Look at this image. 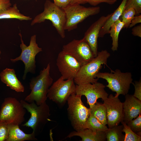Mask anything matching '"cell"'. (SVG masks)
<instances>
[{"label":"cell","mask_w":141,"mask_h":141,"mask_svg":"<svg viewBox=\"0 0 141 141\" xmlns=\"http://www.w3.org/2000/svg\"><path fill=\"white\" fill-rule=\"evenodd\" d=\"M50 67L49 63L46 68L40 70L38 75L31 79L30 89L31 91L24 100L29 103L35 102L38 105L46 102L49 89L53 81L50 75Z\"/></svg>","instance_id":"cell-1"},{"label":"cell","mask_w":141,"mask_h":141,"mask_svg":"<svg viewBox=\"0 0 141 141\" xmlns=\"http://www.w3.org/2000/svg\"><path fill=\"white\" fill-rule=\"evenodd\" d=\"M110 56L106 50L98 52L97 56L92 60L81 66L74 79L75 83L80 85L97 82L98 79H96V76L102 68V65H105L109 67L107 62Z\"/></svg>","instance_id":"cell-2"},{"label":"cell","mask_w":141,"mask_h":141,"mask_svg":"<svg viewBox=\"0 0 141 141\" xmlns=\"http://www.w3.org/2000/svg\"><path fill=\"white\" fill-rule=\"evenodd\" d=\"M46 20L51 21L61 37L64 38L65 37L64 28L66 21L65 11L63 9L56 6L49 0L46 1L43 11L35 17L31 25L44 22Z\"/></svg>","instance_id":"cell-3"},{"label":"cell","mask_w":141,"mask_h":141,"mask_svg":"<svg viewBox=\"0 0 141 141\" xmlns=\"http://www.w3.org/2000/svg\"><path fill=\"white\" fill-rule=\"evenodd\" d=\"M81 97L76 94H73L67 101L68 117L73 128L77 131L86 129V122L90 115V108L84 105Z\"/></svg>","instance_id":"cell-4"},{"label":"cell","mask_w":141,"mask_h":141,"mask_svg":"<svg viewBox=\"0 0 141 141\" xmlns=\"http://www.w3.org/2000/svg\"><path fill=\"white\" fill-rule=\"evenodd\" d=\"M23 107L30 113V117L22 126L30 127L36 135L42 129L48 121L50 115L49 107L46 102L37 105L34 102L28 103L25 100L20 101Z\"/></svg>","instance_id":"cell-5"},{"label":"cell","mask_w":141,"mask_h":141,"mask_svg":"<svg viewBox=\"0 0 141 141\" xmlns=\"http://www.w3.org/2000/svg\"><path fill=\"white\" fill-rule=\"evenodd\" d=\"M98 79L106 80L108 83L106 87L113 92H115V96L119 97L120 95H125L127 94L133 79L131 73L122 72L119 69L111 72H98L96 75Z\"/></svg>","instance_id":"cell-6"},{"label":"cell","mask_w":141,"mask_h":141,"mask_svg":"<svg viewBox=\"0 0 141 141\" xmlns=\"http://www.w3.org/2000/svg\"><path fill=\"white\" fill-rule=\"evenodd\" d=\"M26 109L16 98H5L0 110V122L19 125L25 120Z\"/></svg>","instance_id":"cell-7"},{"label":"cell","mask_w":141,"mask_h":141,"mask_svg":"<svg viewBox=\"0 0 141 141\" xmlns=\"http://www.w3.org/2000/svg\"><path fill=\"white\" fill-rule=\"evenodd\" d=\"M66 21L64 30L70 31L77 28L78 24L90 16L98 14L99 7H85L78 4H69L63 9Z\"/></svg>","instance_id":"cell-8"},{"label":"cell","mask_w":141,"mask_h":141,"mask_svg":"<svg viewBox=\"0 0 141 141\" xmlns=\"http://www.w3.org/2000/svg\"><path fill=\"white\" fill-rule=\"evenodd\" d=\"M19 35L20 37L21 43L20 47L21 50L20 55L15 59H10L13 63L19 61L23 62L25 66V69L22 79L25 80L27 73L30 72L33 74L35 73L36 69L35 57L39 52L42 51V48L39 47L36 42V35L34 34L31 38L29 45L27 46L24 43L22 36L20 33Z\"/></svg>","instance_id":"cell-9"},{"label":"cell","mask_w":141,"mask_h":141,"mask_svg":"<svg viewBox=\"0 0 141 141\" xmlns=\"http://www.w3.org/2000/svg\"><path fill=\"white\" fill-rule=\"evenodd\" d=\"M76 85L73 79L64 80L61 76L50 87L47 97L62 106L71 95L76 94Z\"/></svg>","instance_id":"cell-10"},{"label":"cell","mask_w":141,"mask_h":141,"mask_svg":"<svg viewBox=\"0 0 141 141\" xmlns=\"http://www.w3.org/2000/svg\"><path fill=\"white\" fill-rule=\"evenodd\" d=\"M62 51L74 57L81 66L89 62L95 57L83 38L80 40L73 39L64 45Z\"/></svg>","instance_id":"cell-11"},{"label":"cell","mask_w":141,"mask_h":141,"mask_svg":"<svg viewBox=\"0 0 141 141\" xmlns=\"http://www.w3.org/2000/svg\"><path fill=\"white\" fill-rule=\"evenodd\" d=\"M105 86L97 81L93 83H88L76 85V94L85 96L87 99L90 108H92L97 102V100L101 98L103 101L108 96L105 90Z\"/></svg>","instance_id":"cell-12"},{"label":"cell","mask_w":141,"mask_h":141,"mask_svg":"<svg viewBox=\"0 0 141 141\" xmlns=\"http://www.w3.org/2000/svg\"><path fill=\"white\" fill-rule=\"evenodd\" d=\"M107 111V124L110 128L119 125L124 121V113L123 103L118 97L110 94L103 101Z\"/></svg>","instance_id":"cell-13"},{"label":"cell","mask_w":141,"mask_h":141,"mask_svg":"<svg viewBox=\"0 0 141 141\" xmlns=\"http://www.w3.org/2000/svg\"><path fill=\"white\" fill-rule=\"evenodd\" d=\"M56 65L64 80L75 78L81 65L74 57L62 51L58 54Z\"/></svg>","instance_id":"cell-14"},{"label":"cell","mask_w":141,"mask_h":141,"mask_svg":"<svg viewBox=\"0 0 141 141\" xmlns=\"http://www.w3.org/2000/svg\"><path fill=\"white\" fill-rule=\"evenodd\" d=\"M112 13L102 16L92 24L85 32L83 38L89 45L95 57L97 55L98 39L100 30Z\"/></svg>","instance_id":"cell-15"},{"label":"cell","mask_w":141,"mask_h":141,"mask_svg":"<svg viewBox=\"0 0 141 141\" xmlns=\"http://www.w3.org/2000/svg\"><path fill=\"white\" fill-rule=\"evenodd\" d=\"M123 103L124 113L123 121L127 124L141 113V101L133 95L127 94Z\"/></svg>","instance_id":"cell-16"},{"label":"cell","mask_w":141,"mask_h":141,"mask_svg":"<svg viewBox=\"0 0 141 141\" xmlns=\"http://www.w3.org/2000/svg\"><path fill=\"white\" fill-rule=\"evenodd\" d=\"M1 81L7 86L17 92H23L25 88L17 78L14 69L7 68L0 73Z\"/></svg>","instance_id":"cell-17"},{"label":"cell","mask_w":141,"mask_h":141,"mask_svg":"<svg viewBox=\"0 0 141 141\" xmlns=\"http://www.w3.org/2000/svg\"><path fill=\"white\" fill-rule=\"evenodd\" d=\"M74 136L80 137L81 138V141H105L106 140V131H94L87 128L79 131H72L66 138Z\"/></svg>","instance_id":"cell-18"},{"label":"cell","mask_w":141,"mask_h":141,"mask_svg":"<svg viewBox=\"0 0 141 141\" xmlns=\"http://www.w3.org/2000/svg\"><path fill=\"white\" fill-rule=\"evenodd\" d=\"M8 133L6 141H24L26 140H36L35 134L33 132L30 134L25 133L19 128V125H8Z\"/></svg>","instance_id":"cell-19"},{"label":"cell","mask_w":141,"mask_h":141,"mask_svg":"<svg viewBox=\"0 0 141 141\" xmlns=\"http://www.w3.org/2000/svg\"><path fill=\"white\" fill-rule=\"evenodd\" d=\"M127 1L122 0L119 7L106 21L100 30L99 37H103L106 34L109 33L111 26L119 19L125 10Z\"/></svg>","instance_id":"cell-20"},{"label":"cell","mask_w":141,"mask_h":141,"mask_svg":"<svg viewBox=\"0 0 141 141\" xmlns=\"http://www.w3.org/2000/svg\"><path fill=\"white\" fill-rule=\"evenodd\" d=\"M16 19L20 20H30L32 19L30 17L21 13L16 3L12 7L0 12V19Z\"/></svg>","instance_id":"cell-21"},{"label":"cell","mask_w":141,"mask_h":141,"mask_svg":"<svg viewBox=\"0 0 141 141\" xmlns=\"http://www.w3.org/2000/svg\"><path fill=\"white\" fill-rule=\"evenodd\" d=\"M90 108V115L94 116L103 125L106 126L107 111L104 104L97 102L92 108Z\"/></svg>","instance_id":"cell-22"},{"label":"cell","mask_w":141,"mask_h":141,"mask_svg":"<svg viewBox=\"0 0 141 141\" xmlns=\"http://www.w3.org/2000/svg\"><path fill=\"white\" fill-rule=\"evenodd\" d=\"M124 26V23L119 19L113 24L110 28L109 33L110 34L112 38V42L111 49L113 51L118 50L119 34Z\"/></svg>","instance_id":"cell-23"},{"label":"cell","mask_w":141,"mask_h":141,"mask_svg":"<svg viewBox=\"0 0 141 141\" xmlns=\"http://www.w3.org/2000/svg\"><path fill=\"white\" fill-rule=\"evenodd\" d=\"M123 126L119 125L109 128L106 131V139L107 141H124L125 135L123 134Z\"/></svg>","instance_id":"cell-24"},{"label":"cell","mask_w":141,"mask_h":141,"mask_svg":"<svg viewBox=\"0 0 141 141\" xmlns=\"http://www.w3.org/2000/svg\"><path fill=\"white\" fill-rule=\"evenodd\" d=\"M86 128L94 131H105L108 129L106 126L103 125L96 118L91 115L87 121Z\"/></svg>","instance_id":"cell-25"},{"label":"cell","mask_w":141,"mask_h":141,"mask_svg":"<svg viewBox=\"0 0 141 141\" xmlns=\"http://www.w3.org/2000/svg\"><path fill=\"white\" fill-rule=\"evenodd\" d=\"M121 123L123 126L122 132L125 133L124 141H141V136L133 132L123 121Z\"/></svg>","instance_id":"cell-26"},{"label":"cell","mask_w":141,"mask_h":141,"mask_svg":"<svg viewBox=\"0 0 141 141\" xmlns=\"http://www.w3.org/2000/svg\"><path fill=\"white\" fill-rule=\"evenodd\" d=\"M135 10L133 8H130L125 10L120 17L121 21L124 24V28H127L131 23L132 20L136 15Z\"/></svg>","instance_id":"cell-27"},{"label":"cell","mask_w":141,"mask_h":141,"mask_svg":"<svg viewBox=\"0 0 141 141\" xmlns=\"http://www.w3.org/2000/svg\"><path fill=\"white\" fill-rule=\"evenodd\" d=\"M136 118L130 121L127 124L133 132L141 136V113Z\"/></svg>","instance_id":"cell-28"},{"label":"cell","mask_w":141,"mask_h":141,"mask_svg":"<svg viewBox=\"0 0 141 141\" xmlns=\"http://www.w3.org/2000/svg\"><path fill=\"white\" fill-rule=\"evenodd\" d=\"M133 8L135 10L137 15L141 13V0H127L125 10Z\"/></svg>","instance_id":"cell-29"},{"label":"cell","mask_w":141,"mask_h":141,"mask_svg":"<svg viewBox=\"0 0 141 141\" xmlns=\"http://www.w3.org/2000/svg\"><path fill=\"white\" fill-rule=\"evenodd\" d=\"M8 133V124L0 122V141H6Z\"/></svg>","instance_id":"cell-30"},{"label":"cell","mask_w":141,"mask_h":141,"mask_svg":"<svg viewBox=\"0 0 141 141\" xmlns=\"http://www.w3.org/2000/svg\"><path fill=\"white\" fill-rule=\"evenodd\" d=\"M86 3H88L91 5L96 6L102 3H106L112 5L115 3L117 0H85Z\"/></svg>","instance_id":"cell-31"},{"label":"cell","mask_w":141,"mask_h":141,"mask_svg":"<svg viewBox=\"0 0 141 141\" xmlns=\"http://www.w3.org/2000/svg\"><path fill=\"white\" fill-rule=\"evenodd\" d=\"M134 87L135 91L133 96L141 101V80L136 81L132 83Z\"/></svg>","instance_id":"cell-32"},{"label":"cell","mask_w":141,"mask_h":141,"mask_svg":"<svg viewBox=\"0 0 141 141\" xmlns=\"http://www.w3.org/2000/svg\"><path fill=\"white\" fill-rule=\"evenodd\" d=\"M54 3L58 7L64 9L70 4V0H53Z\"/></svg>","instance_id":"cell-33"},{"label":"cell","mask_w":141,"mask_h":141,"mask_svg":"<svg viewBox=\"0 0 141 141\" xmlns=\"http://www.w3.org/2000/svg\"><path fill=\"white\" fill-rule=\"evenodd\" d=\"M10 0H0V12L11 7Z\"/></svg>","instance_id":"cell-34"},{"label":"cell","mask_w":141,"mask_h":141,"mask_svg":"<svg viewBox=\"0 0 141 141\" xmlns=\"http://www.w3.org/2000/svg\"><path fill=\"white\" fill-rule=\"evenodd\" d=\"M132 34L135 36L141 37V25L134 27L132 29Z\"/></svg>","instance_id":"cell-35"},{"label":"cell","mask_w":141,"mask_h":141,"mask_svg":"<svg viewBox=\"0 0 141 141\" xmlns=\"http://www.w3.org/2000/svg\"><path fill=\"white\" fill-rule=\"evenodd\" d=\"M141 22V15L134 16L132 20L131 23L129 27V28L135 26L136 24L140 23Z\"/></svg>","instance_id":"cell-36"},{"label":"cell","mask_w":141,"mask_h":141,"mask_svg":"<svg viewBox=\"0 0 141 141\" xmlns=\"http://www.w3.org/2000/svg\"><path fill=\"white\" fill-rule=\"evenodd\" d=\"M70 4H84L86 3L85 0H70Z\"/></svg>","instance_id":"cell-37"},{"label":"cell","mask_w":141,"mask_h":141,"mask_svg":"<svg viewBox=\"0 0 141 141\" xmlns=\"http://www.w3.org/2000/svg\"><path fill=\"white\" fill-rule=\"evenodd\" d=\"M1 51L0 50V55L1 54ZM1 59V58L0 57V59Z\"/></svg>","instance_id":"cell-38"}]
</instances>
